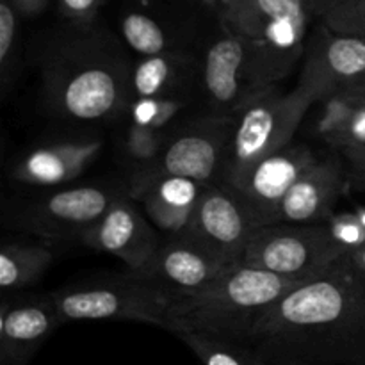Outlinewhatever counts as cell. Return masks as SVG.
Segmentation results:
<instances>
[{"label":"cell","mask_w":365,"mask_h":365,"mask_svg":"<svg viewBox=\"0 0 365 365\" xmlns=\"http://www.w3.org/2000/svg\"><path fill=\"white\" fill-rule=\"evenodd\" d=\"M205 184L180 177H168L153 182L135 200L143 203L150 223L171 237L184 235L191 227Z\"/></svg>","instance_id":"19"},{"label":"cell","mask_w":365,"mask_h":365,"mask_svg":"<svg viewBox=\"0 0 365 365\" xmlns=\"http://www.w3.org/2000/svg\"><path fill=\"white\" fill-rule=\"evenodd\" d=\"M63 324L48 296L6 298L0 309V365H27Z\"/></svg>","instance_id":"17"},{"label":"cell","mask_w":365,"mask_h":365,"mask_svg":"<svg viewBox=\"0 0 365 365\" xmlns=\"http://www.w3.org/2000/svg\"><path fill=\"white\" fill-rule=\"evenodd\" d=\"M232 125L234 118L207 116L175 135L152 163L139 166L132 175L128 196L135 200L153 182L168 177L220 184Z\"/></svg>","instance_id":"8"},{"label":"cell","mask_w":365,"mask_h":365,"mask_svg":"<svg viewBox=\"0 0 365 365\" xmlns=\"http://www.w3.org/2000/svg\"><path fill=\"white\" fill-rule=\"evenodd\" d=\"M310 20L305 0H241L221 27L248 43L250 77L257 93L287 77L305 56Z\"/></svg>","instance_id":"5"},{"label":"cell","mask_w":365,"mask_h":365,"mask_svg":"<svg viewBox=\"0 0 365 365\" xmlns=\"http://www.w3.org/2000/svg\"><path fill=\"white\" fill-rule=\"evenodd\" d=\"M189 71H191V57L178 50L141 57L132 66V100L175 96V93L184 86Z\"/></svg>","instance_id":"20"},{"label":"cell","mask_w":365,"mask_h":365,"mask_svg":"<svg viewBox=\"0 0 365 365\" xmlns=\"http://www.w3.org/2000/svg\"><path fill=\"white\" fill-rule=\"evenodd\" d=\"M184 100L177 96L168 98H138L128 106L130 121L163 132L184 109Z\"/></svg>","instance_id":"26"},{"label":"cell","mask_w":365,"mask_h":365,"mask_svg":"<svg viewBox=\"0 0 365 365\" xmlns=\"http://www.w3.org/2000/svg\"><path fill=\"white\" fill-rule=\"evenodd\" d=\"M228 269L187 235H175L159 246L145 266L128 273L175 294H192L209 287Z\"/></svg>","instance_id":"13"},{"label":"cell","mask_w":365,"mask_h":365,"mask_svg":"<svg viewBox=\"0 0 365 365\" xmlns=\"http://www.w3.org/2000/svg\"><path fill=\"white\" fill-rule=\"evenodd\" d=\"M356 189H360V191H365V182H362V184H359V185H355Z\"/></svg>","instance_id":"36"},{"label":"cell","mask_w":365,"mask_h":365,"mask_svg":"<svg viewBox=\"0 0 365 365\" xmlns=\"http://www.w3.org/2000/svg\"><path fill=\"white\" fill-rule=\"evenodd\" d=\"M103 141L96 135L61 139L31 148L16 164L13 178L34 187H63L77 180L96 160Z\"/></svg>","instance_id":"16"},{"label":"cell","mask_w":365,"mask_h":365,"mask_svg":"<svg viewBox=\"0 0 365 365\" xmlns=\"http://www.w3.org/2000/svg\"><path fill=\"white\" fill-rule=\"evenodd\" d=\"M164 145L166 143H164L163 132L130 121V127L127 130V150L132 159L141 163L139 166L152 163L164 148Z\"/></svg>","instance_id":"27"},{"label":"cell","mask_w":365,"mask_h":365,"mask_svg":"<svg viewBox=\"0 0 365 365\" xmlns=\"http://www.w3.org/2000/svg\"><path fill=\"white\" fill-rule=\"evenodd\" d=\"M302 70L319 77L330 95L346 89H365V39L337 34L319 24L307 41Z\"/></svg>","instance_id":"18"},{"label":"cell","mask_w":365,"mask_h":365,"mask_svg":"<svg viewBox=\"0 0 365 365\" xmlns=\"http://www.w3.org/2000/svg\"><path fill=\"white\" fill-rule=\"evenodd\" d=\"M20 18H36L48 7L50 0H11Z\"/></svg>","instance_id":"32"},{"label":"cell","mask_w":365,"mask_h":365,"mask_svg":"<svg viewBox=\"0 0 365 365\" xmlns=\"http://www.w3.org/2000/svg\"><path fill=\"white\" fill-rule=\"evenodd\" d=\"M78 241L96 252L123 260L128 271L145 266L163 242L145 212H139L130 196H121Z\"/></svg>","instance_id":"14"},{"label":"cell","mask_w":365,"mask_h":365,"mask_svg":"<svg viewBox=\"0 0 365 365\" xmlns=\"http://www.w3.org/2000/svg\"><path fill=\"white\" fill-rule=\"evenodd\" d=\"M53 260V252L41 245L6 242L0 250V287L4 292L34 285Z\"/></svg>","instance_id":"21"},{"label":"cell","mask_w":365,"mask_h":365,"mask_svg":"<svg viewBox=\"0 0 365 365\" xmlns=\"http://www.w3.org/2000/svg\"><path fill=\"white\" fill-rule=\"evenodd\" d=\"M364 107L365 89H346V91L331 93L319 102V110L314 123L316 134L331 146Z\"/></svg>","instance_id":"22"},{"label":"cell","mask_w":365,"mask_h":365,"mask_svg":"<svg viewBox=\"0 0 365 365\" xmlns=\"http://www.w3.org/2000/svg\"><path fill=\"white\" fill-rule=\"evenodd\" d=\"M257 230L237 198L220 184L205 185L191 227L184 235L216 257L223 266H242L246 248Z\"/></svg>","instance_id":"11"},{"label":"cell","mask_w":365,"mask_h":365,"mask_svg":"<svg viewBox=\"0 0 365 365\" xmlns=\"http://www.w3.org/2000/svg\"><path fill=\"white\" fill-rule=\"evenodd\" d=\"M121 196L116 187L103 184L59 187L21 207L13 214L14 225L45 241H78Z\"/></svg>","instance_id":"9"},{"label":"cell","mask_w":365,"mask_h":365,"mask_svg":"<svg viewBox=\"0 0 365 365\" xmlns=\"http://www.w3.org/2000/svg\"><path fill=\"white\" fill-rule=\"evenodd\" d=\"M305 2H307V7H309L310 16L321 21L328 13H330V11H334L335 7L348 2V0H305Z\"/></svg>","instance_id":"33"},{"label":"cell","mask_w":365,"mask_h":365,"mask_svg":"<svg viewBox=\"0 0 365 365\" xmlns=\"http://www.w3.org/2000/svg\"><path fill=\"white\" fill-rule=\"evenodd\" d=\"M20 64V14L11 0H0V84L7 95Z\"/></svg>","instance_id":"25"},{"label":"cell","mask_w":365,"mask_h":365,"mask_svg":"<svg viewBox=\"0 0 365 365\" xmlns=\"http://www.w3.org/2000/svg\"><path fill=\"white\" fill-rule=\"evenodd\" d=\"M351 36H359V38H364L365 39V25L362 29H359V31L355 32V34H351Z\"/></svg>","instance_id":"35"},{"label":"cell","mask_w":365,"mask_h":365,"mask_svg":"<svg viewBox=\"0 0 365 365\" xmlns=\"http://www.w3.org/2000/svg\"><path fill=\"white\" fill-rule=\"evenodd\" d=\"M250 346L266 365H365V273L348 255L292 289Z\"/></svg>","instance_id":"1"},{"label":"cell","mask_w":365,"mask_h":365,"mask_svg":"<svg viewBox=\"0 0 365 365\" xmlns=\"http://www.w3.org/2000/svg\"><path fill=\"white\" fill-rule=\"evenodd\" d=\"M349 187V171L341 153L319 159L282 202L274 223H327Z\"/></svg>","instance_id":"15"},{"label":"cell","mask_w":365,"mask_h":365,"mask_svg":"<svg viewBox=\"0 0 365 365\" xmlns=\"http://www.w3.org/2000/svg\"><path fill=\"white\" fill-rule=\"evenodd\" d=\"M330 31L337 34H355L365 25V0H348L335 7L321 20Z\"/></svg>","instance_id":"28"},{"label":"cell","mask_w":365,"mask_h":365,"mask_svg":"<svg viewBox=\"0 0 365 365\" xmlns=\"http://www.w3.org/2000/svg\"><path fill=\"white\" fill-rule=\"evenodd\" d=\"M203 365H266L252 346L202 334H177Z\"/></svg>","instance_id":"23"},{"label":"cell","mask_w":365,"mask_h":365,"mask_svg":"<svg viewBox=\"0 0 365 365\" xmlns=\"http://www.w3.org/2000/svg\"><path fill=\"white\" fill-rule=\"evenodd\" d=\"M341 153L346 160V166L349 171V185H359L365 182V143L359 146L342 150Z\"/></svg>","instance_id":"30"},{"label":"cell","mask_w":365,"mask_h":365,"mask_svg":"<svg viewBox=\"0 0 365 365\" xmlns=\"http://www.w3.org/2000/svg\"><path fill=\"white\" fill-rule=\"evenodd\" d=\"M305 280L257 267H230L203 291L178 294L171 334L191 331L250 346L260 319Z\"/></svg>","instance_id":"3"},{"label":"cell","mask_w":365,"mask_h":365,"mask_svg":"<svg viewBox=\"0 0 365 365\" xmlns=\"http://www.w3.org/2000/svg\"><path fill=\"white\" fill-rule=\"evenodd\" d=\"M202 2L216 9V13L220 14V20L223 21L234 13V9L241 4V0H202Z\"/></svg>","instance_id":"34"},{"label":"cell","mask_w":365,"mask_h":365,"mask_svg":"<svg viewBox=\"0 0 365 365\" xmlns=\"http://www.w3.org/2000/svg\"><path fill=\"white\" fill-rule=\"evenodd\" d=\"M348 253L327 223H273L253 232L242 266L282 277L310 278Z\"/></svg>","instance_id":"7"},{"label":"cell","mask_w":365,"mask_h":365,"mask_svg":"<svg viewBox=\"0 0 365 365\" xmlns=\"http://www.w3.org/2000/svg\"><path fill=\"white\" fill-rule=\"evenodd\" d=\"M200 77L212 116L234 118L259 95L250 77L248 43L227 27L221 29V34L207 48Z\"/></svg>","instance_id":"12"},{"label":"cell","mask_w":365,"mask_h":365,"mask_svg":"<svg viewBox=\"0 0 365 365\" xmlns=\"http://www.w3.org/2000/svg\"><path fill=\"white\" fill-rule=\"evenodd\" d=\"M61 321H139L171 331L178 294L130 273L96 277L46 294Z\"/></svg>","instance_id":"6"},{"label":"cell","mask_w":365,"mask_h":365,"mask_svg":"<svg viewBox=\"0 0 365 365\" xmlns=\"http://www.w3.org/2000/svg\"><path fill=\"white\" fill-rule=\"evenodd\" d=\"M353 212H355L356 217H359L360 241H359V245H356V248L353 250L348 257L353 260V264H355L360 271H364L365 273V205L356 207Z\"/></svg>","instance_id":"31"},{"label":"cell","mask_w":365,"mask_h":365,"mask_svg":"<svg viewBox=\"0 0 365 365\" xmlns=\"http://www.w3.org/2000/svg\"><path fill=\"white\" fill-rule=\"evenodd\" d=\"M328 95L330 91L319 77L302 70L292 91L282 95L267 88L253 96L234 116L220 184H228L264 157L292 145L309 110Z\"/></svg>","instance_id":"4"},{"label":"cell","mask_w":365,"mask_h":365,"mask_svg":"<svg viewBox=\"0 0 365 365\" xmlns=\"http://www.w3.org/2000/svg\"><path fill=\"white\" fill-rule=\"evenodd\" d=\"M41 100L50 114L75 123L110 120L132 102V66L106 29L70 21L39 52Z\"/></svg>","instance_id":"2"},{"label":"cell","mask_w":365,"mask_h":365,"mask_svg":"<svg viewBox=\"0 0 365 365\" xmlns=\"http://www.w3.org/2000/svg\"><path fill=\"white\" fill-rule=\"evenodd\" d=\"M319 159L307 145L292 143L280 152L264 157L223 187L241 202L257 228L266 227L274 223L278 209L292 185Z\"/></svg>","instance_id":"10"},{"label":"cell","mask_w":365,"mask_h":365,"mask_svg":"<svg viewBox=\"0 0 365 365\" xmlns=\"http://www.w3.org/2000/svg\"><path fill=\"white\" fill-rule=\"evenodd\" d=\"M121 36L125 43L141 57L170 52L171 41L163 27L145 13H127L121 20Z\"/></svg>","instance_id":"24"},{"label":"cell","mask_w":365,"mask_h":365,"mask_svg":"<svg viewBox=\"0 0 365 365\" xmlns=\"http://www.w3.org/2000/svg\"><path fill=\"white\" fill-rule=\"evenodd\" d=\"M59 9L64 16L75 24H91L96 21L100 9L107 0H57Z\"/></svg>","instance_id":"29"}]
</instances>
